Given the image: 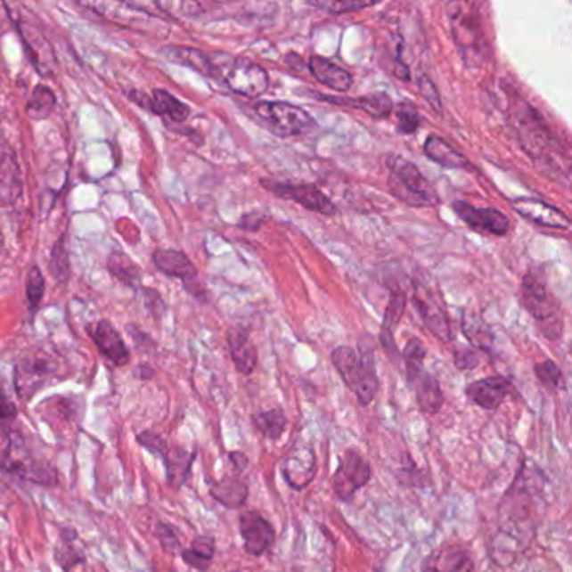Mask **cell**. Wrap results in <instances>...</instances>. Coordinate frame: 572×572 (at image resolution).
Returning <instances> with one entry per match:
<instances>
[{
    "label": "cell",
    "mask_w": 572,
    "mask_h": 572,
    "mask_svg": "<svg viewBox=\"0 0 572 572\" xmlns=\"http://www.w3.org/2000/svg\"><path fill=\"white\" fill-rule=\"evenodd\" d=\"M543 475L541 469L526 460L517 472L499 505V534L519 543L522 551L532 543L537 524V499L543 497Z\"/></svg>",
    "instance_id": "1"
},
{
    "label": "cell",
    "mask_w": 572,
    "mask_h": 572,
    "mask_svg": "<svg viewBox=\"0 0 572 572\" xmlns=\"http://www.w3.org/2000/svg\"><path fill=\"white\" fill-rule=\"evenodd\" d=\"M450 32L462 61L469 68H480L488 56V43L482 22L480 5L475 2H448L445 5Z\"/></svg>",
    "instance_id": "2"
},
{
    "label": "cell",
    "mask_w": 572,
    "mask_h": 572,
    "mask_svg": "<svg viewBox=\"0 0 572 572\" xmlns=\"http://www.w3.org/2000/svg\"><path fill=\"white\" fill-rule=\"evenodd\" d=\"M331 361L339 372L344 385L356 396L359 404H372L380 391V380L374 368L372 347L356 351L349 346H338L331 353Z\"/></svg>",
    "instance_id": "3"
},
{
    "label": "cell",
    "mask_w": 572,
    "mask_h": 572,
    "mask_svg": "<svg viewBox=\"0 0 572 572\" xmlns=\"http://www.w3.org/2000/svg\"><path fill=\"white\" fill-rule=\"evenodd\" d=\"M388 185L393 197L412 207H437L438 193L415 165L403 157L388 158Z\"/></svg>",
    "instance_id": "4"
},
{
    "label": "cell",
    "mask_w": 572,
    "mask_h": 572,
    "mask_svg": "<svg viewBox=\"0 0 572 572\" xmlns=\"http://www.w3.org/2000/svg\"><path fill=\"white\" fill-rule=\"evenodd\" d=\"M214 79H224V83L237 94L257 98L269 87V74L256 62L218 53L214 54Z\"/></svg>",
    "instance_id": "5"
},
{
    "label": "cell",
    "mask_w": 572,
    "mask_h": 572,
    "mask_svg": "<svg viewBox=\"0 0 572 572\" xmlns=\"http://www.w3.org/2000/svg\"><path fill=\"white\" fill-rule=\"evenodd\" d=\"M256 113L272 133L282 138L304 135L315 127L313 116L286 101H262L256 106Z\"/></svg>",
    "instance_id": "6"
},
{
    "label": "cell",
    "mask_w": 572,
    "mask_h": 572,
    "mask_svg": "<svg viewBox=\"0 0 572 572\" xmlns=\"http://www.w3.org/2000/svg\"><path fill=\"white\" fill-rule=\"evenodd\" d=\"M522 304L526 306L529 313L539 324H543V332L549 339H556L560 336V319L558 315V302L549 292V289L543 286L541 281H537L535 275L529 272L522 281Z\"/></svg>",
    "instance_id": "7"
},
{
    "label": "cell",
    "mask_w": 572,
    "mask_h": 572,
    "mask_svg": "<svg viewBox=\"0 0 572 572\" xmlns=\"http://www.w3.org/2000/svg\"><path fill=\"white\" fill-rule=\"evenodd\" d=\"M58 372L56 359L45 351H32L15 366V389L22 400H30L41 388L45 387Z\"/></svg>",
    "instance_id": "8"
},
{
    "label": "cell",
    "mask_w": 572,
    "mask_h": 572,
    "mask_svg": "<svg viewBox=\"0 0 572 572\" xmlns=\"http://www.w3.org/2000/svg\"><path fill=\"white\" fill-rule=\"evenodd\" d=\"M370 463L356 450L349 448L339 457L338 469L332 475V490L336 499L349 503L363 486L372 480Z\"/></svg>",
    "instance_id": "9"
},
{
    "label": "cell",
    "mask_w": 572,
    "mask_h": 572,
    "mask_svg": "<svg viewBox=\"0 0 572 572\" xmlns=\"http://www.w3.org/2000/svg\"><path fill=\"white\" fill-rule=\"evenodd\" d=\"M413 304L423 324L437 339L444 343H450L454 339V331L445 311L444 302L433 287H429L423 281L415 282Z\"/></svg>",
    "instance_id": "10"
},
{
    "label": "cell",
    "mask_w": 572,
    "mask_h": 572,
    "mask_svg": "<svg viewBox=\"0 0 572 572\" xmlns=\"http://www.w3.org/2000/svg\"><path fill=\"white\" fill-rule=\"evenodd\" d=\"M317 472V458H315L313 445H294L281 463V473L287 486L296 492H302L306 486L315 480Z\"/></svg>",
    "instance_id": "11"
},
{
    "label": "cell",
    "mask_w": 572,
    "mask_h": 572,
    "mask_svg": "<svg viewBox=\"0 0 572 572\" xmlns=\"http://www.w3.org/2000/svg\"><path fill=\"white\" fill-rule=\"evenodd\" d=\"M260 185L264 186L267 192L274 193L279 199L284 200L296 201L304 208L317 212V214L331 215L338 214V208L332 201L313 185H294V184H281V182H272V180H260Z\"/></svg>",
    "instance_id": "12"
},
{
    "label": "cell",
    "mask_w": 572,
    "mask_h": 572,
    "mask_svg": "<svg viewBox=\"0 0 572 572\" xmlns=\"http://www.w3.org/2000/svg\"><path fill=\"white\" fill-rule=\"evenodd\" d=\"M239 527L243 539V549L252 558L262 556L275 543L274 526L258 511H245L241 514Z\"/></svg>",
    "instance_id": "13"
},
{
    "label": "cell",
    "mask_w": 572,
    "mask_h": 572,
    "mask_svg": "<svg viewBox=\"0 0 572 572\" xmlns=\"http://www.w3.org/2000/svg\"><path fill=\"white\" fill-rule=\"evenodd\" d=\"M454 212L462 222H465L470 229L502 237L511 229V220L507 215L502 214L495 208H477L467 201H454Z\"/></svg>",
    "instance_id": "14"
},
{
    "label": "cell",
    "mask_w": 572,
    "mask_h": 572,
    "mask_svg": "<svg viewBox=\"0 0 572 572\" xmlns=\"http://www.w3.org/2000/svg\"><path fill=\"white\" fill-rule=\"evenodd\" d=\"M473 559L467 547L445 543L421 562V572H472Z\"/></svg>",
    "instance_id": "15"
},
{
    "label": "cell",
    "mask_w": 572,
    "mask_h": 572,
    "mask_svg": "<svg viewBox=\"0 0 572 572\" xmlns=\"http://www.w3.org/2000/svg\"><path fill=\"white\" fill-rule=\"evenodd\" d=\"M511 389H512V383L507 378L488 376V378L472 381L469 387L465 388V395L477 406L484 408L486 412H495L509 396Z\"/></svg>",
    "instance_id": "16"
},
{
    "label": "cell",
    "mask_w": 572,
    "mask_h": 572,
    "mask_svg": "<svg viewBox=\"0 0 572 572\" xmlns=\"http://www.w3.org/2000/svg\"><path fill=\"white\" fill-rule=\"evenodd\" d=\"M2 467L7 472L19 475L20 478L30 480L34 484L45 486H58V472L45 460L32 457H15V455L7 452V455L2 462Z\"/></svg>",
    "instance_id": "17"
},
{
    "label": "cell",
    "mask_w": 572,
    "mask_h": 572,
    "mask_svg": "<svg viewBox=\"0 0 572 572\" xmlns=\"http://www.w3.org/2000/svg\"><path fill=\"white\" fill-rule=\"evenodd\" d=\"M512 208L526 220L534 222L541 227L566 230L569 229V225H571L568 215L543 200L527 199V197L515 199L512 201Z\"/></svg>",
    "instance_id": "18"
},
{
    "label": "cell",
    "mask_w": 572,
    "mask_h": 572,
    "mask_svg": "<svg viewBox=\"0 0 572 572\" xmlns=\"http://www.w3.org/2000/svg\"><path fill=\"white\" fill-rule=\"evenodd\" d=\"M153 258H155V264H157L159 271L165 272L167 275L182 279L185 282L186 289L195 298H199L203 294L200 284H199L197 269H195V266L190 262V258L186 257L184 252L165 249V250H157V254Z\"/></svg>",
    "instance_id": "19"
},
{
    "label": "cell",
    "mask_w": 572,
    "mask_h": 572,
    "mask_svg": "<svg viewBox=\"0 0 572 572\" xmlns=\"http://www.w3.org/2000/svg\"><path fill=\"white\" fill-rule=\"evenodd\" d=\"M89 334H91L93 341L100 347L101 353L110 359L111 363H115L116 366L128 364V347H127L125 341L121 339L119 332L110 323L100 321V323L93 324L91 330H89Z\"/></svg>",
    "instance_id": "20"
},
{
    "label": "cell",
    "mask_w": 572,
    "mask_h": 572,
    "mask_svg": "<svg viewBox=\"0 0 572 572\" xmlns=\"http://www.w3.org/2000/svg\"><path fill=\"white\" fill-rule=\"evenodd\" d=\"M415 391L416 403L421 413L437 415L444 406L445 396L438 380L429 372H420L410 383Z\"/></svg>",
    "instance_id": "21"
},
{
    "label": "cell",
    "mask_w": 572,
    "mask_h": 572,
    "mask_svg": "<svg viewBox=\"0 0 572 572\" xmlns=\"http://www.w3.org/2000/svg\"><path fill=\"white\" fill-rule=\"evenodd\" d=\"M404 309H406V294L401 289H395L391 292L389 301H388L387 311H385V317H383V326H381V334H380L381 344L387 349L389 358H396V355H398L396 343H395V331L400 324L401 317L404 315Z\"/></svg>",
    "instance_id": "22"
},
{
    "label": "cell",
    "mask_w": 572,
    "mask_h": 572,
    "mask_svg": "<svg viewBox=\"0 0 572 572\" xmlns=\"http://www.w3.org/2000/svg\"><path fill=\"white\" fill-rule=\"evenodd\" d=\"M133 100L140 102L146 110L153 111L155 115L161 116L165 119L182 123L190 116V108L184 104L182 101L176 100L168 91L163 89H155L151 96H146V100L140 96H133Z\"/></svg>",
    "instance_id": "23"
},
{
    "label": "cell",
    "mask_w": 572,
    "mask_h": 572,
    "mask_svg": "<svg viewBox=\"0 0 572 572\" xmlns=\"http://www.w3.org/2000/svg\"><path fill=\"white\" fill-rule=\"evenodd\" d=\"M309 71L315 76L317 83L331 87L332 91L346 93L353 86V76L344 68H339L338 64L331 62L330 59L311 56Z\"/></svg>",
    "instance_id": "24"
},
{
    "label": "cell",
    "mask_w": 572,
    "mask_h": 572,
    "mask_svg": "<svg viewBox=\"0 0 572 572\" xmlns=\"http://www.w3.org/2000/svg\"><path fill=\"white\" fill-rule=\"evenodd\" d=\"M319 98L332 102V104H339V106H347L353 110L364 111L366 115L372 116V118H388L395 108V102L387 93L364 94L359 98H336V96H319Z\"/></svg>",
    "instance_id": "25"
},
{
    "label": "cell",
    "mask_w": 572,
    "mask_h": 572,
    "mask_svg": "<svg viewBox=\"0 0 572 572\" xmlns=\"http://www.w3.org/2000/svg\"><path fill=\"white\" fill-rule=\"evenodd\" d=\"M229 346L237 372L242 374H252L256 372L258 361L257 347L250 341L247 331H230Z\"/></svg>",
    "instance_id": "26"
},
{
    "label": "cell",
    "mask_w": 572,
    "mask_h": 572,
    "mask_svg": "<svg viewBox=\"0 0 572 572\" xmlns=\"http://www.w3.org/2000/svg\"><path fill=\"white\" fill-rule=\"evenodd\" d=\"M210 495L227 509H239L249 499V486L239 475H229L210 486Z\"/></svg>",
    "instance_id": "27"
},
{
    "label": "cell",
    "mask_w": 572,
    "mask_h": 572,
    "mask_svg": "<svg viewBox=\"0 0 572 572\" xmlns=\"http://www.w3.org/2000/svg\"><path fill=\"white\" fill-rule=\"evenodd\" d=\"M163 54L173 62H178L193 71L200 72L207 78H214V54H207L200 49L182 47V45L167 47L163 49Z\"/></svg>",
    "instance_id": "28"
},
{
    "label": "cell",
    "mask_w": 572,
    "mask_h": 572,
    "mask_svg": "<svg viewBox=\"0 0 572 572\" xmlns=\"http://www.w3.org/2000/svg\"><path fill=\"white\" fill-rule=\"evenodd\" d=\"M423 151L429 159H433L435 163H438L444 168L463 170L470 165L465 155H462L455 148H452L445 140L435 136V135H429L427 138V142L423 144Z\"/></svg>",
    "instance_id": "29"
},
{
    "label": "cell",
    "mask_w": 572,
    "mask_h": 572,
    "mask_svg": "<svg viewBox=\"0 0 572 572\" xmlns=\"http://www.w3.org/2000/svg\"><path fill=\"white\" fill-rule=\"evenodd\" d=\"M195 457H197V452H188L185 448H172L165 454L163 458L167 467V478L173 488L185 486Z\"/></svg>",
    "instance_id": "30"
},
{
    "label": "cell",
    "mask_w": 572,
    "mask_h": 572,
    "mask_svg": "<svg viewBox=\"0 0 572 572\" xmlns=\"http://www.w3.org/2000/svg\"><path fill=\"white\" fill-rule=\"evenodd\" d=\"M215 556V539L212 535H199L193 539L192 547L182 551V559L190 568L205 572L210 566Z\"/></svg>",
    "instance_id": "31"
},
{
    "label": "cell",
    "mask_w": 572,
    "mask_h": 572,
    "mask_svg": "<svg viewBox=\"0 0 572 572\" xmlns=\"http://www.w3.org/2000/svg\"><path fill=\"white\" fill-rule=\"evenodd\" d=\"M252 425L267 440H279L287 429V416L282 408H272L252 415Z\"/></svg>",
    "instance_id": "32"
},
{
    "label": "cell",
    "mask_w": 572,
    "mask_h": 572,
    "mask_svg": "<svg viewBox=\"0 0 572 572\" xmlns=\"http://www.w3.org/2000/svg\"><path fill=\"white\" fill-rule=\"evenodd\" d=\"M463 332L467 336V339L478 349L490 353L492 351V344H494V334L486 328V323L480 321L475 315H463V323H462Z\"/></svg>",
    "instance_id": "33"
},
{
    "label": "cell",
    "mask_w": 572,
    "mask_h": 572,
    "mask_svg": "<svg viewBox=\"0 0 572 572\" xmlns=\"http://www.w3.org/2000/svg\"><path fill=\"white\" fill-rule=\"evenodd\" d=\"M425 356H427V349H425L423 343L418 338L408 339V343L403 349V359H404V366H406L408 385L415 380L420 372H425V368H423Z\"/></svg>",
    "instance_id": "34"
},
{
    "label": "cell",
    "mask_w": 572,
    "mask_h": 572,
    "mask_svg": "<svg viewBox=\"0 0 572 572\" xmlns=\"http://www.w3.org/2000/svg\"><path fill=\"white\" fill-rule=\"evenodd\" d=\"M56 106L54 93L47 86H37L32 91L29 102H28V115L32 119H44L53 113Z\"/></svg>",
    "instance_id": "35"
},
{
    "label": "cell",
    "mask_w": 572,
    "mask_h": 572,
    "mask_svg": "<svg viewBox=\"0 0 572 572\" xmlns=\"http://www.w3.org/2000/svg\"><path fill=\"white\" fill-rule=\"evenodd\" d=\"M378 2H359V0H309L307 5L315 7L319 11H324L328 14H347V12H356L363 9H370L376 5Z\"/></svg>",
    "instance_id": "36"
},
{
    "label": "cell",
    "mask_w": 572,
    "mask_h": 572,
    "mask_svg": "<svg viewBox=\"0 0 572 572\" xmlns=\"http://www.w3.org/2000/svg\"><path fill=\"white\" fill-rule=\"evenodd\" d=\"M64 539L62 543H59L54 551V556L59 562V566L66 572L71 571L74 566L83 564L85 562V554L72 543V539H76V534L72 532L71 539H69V532L62 534Z\"/></svg>",
    "instance_id": "37"
},
{
    "label": "cell",
    "mask_w": 572,
    "mask_h": 572,
    "mask_svg": "<svg viewBox=\"0 0 572 572\" xmlns=\"http://www.w3.org/2000/svg\"><path fill=\"white\" fill-rule=\"evenodd\" d=\"M534 370H535V376L539 378V381L543 383V387L551 388L552 391H560L566 388L562 372L552 359H545L543 363H537Z\"/></svg>",
    "instance_id": "38"
},
{
    "label": "cell",
    "mask_w": 572,
    "mask_h": 572,
    "mask_svg": "<svg viewBox=\"0 0 572 572\" xmlns=\"http://www.w3.org/2000/svg\"><path fill=\"white\" fill-rule=\"evenodd\" d=\"M396 118H398V133L401 135H413L416 129L421 125V116L418 113L412 102H401L396 108Z\"/></svg>",
    "instance_id": "39"
},
{
    "label": "cell",
    "mask_w": 572,
    "mask_h": 572,
    "mask_svg": "<svg viewBox=\"0 0 572 572\" xmlns=\"http://www.w3.org/2000/svg\"><path fill=\"white\" fill-rule=\"evenodd\" d=\"M418 89H420V94L423 96V100L429 102L431 106V110L435 113H440L442 115V100H440V93L437 86L433 85V81L429 79L427 74H421L418 78Z\"/></svg>",
    "instance_id": "40"
},
{
    "label": "cell",
    "mask_w": 572,
    "mask_h": 572,
    "mask_svg": "<svg viewBox=\"0 0 572 572\" xmlns=\"http://www.w3.org/2000/svg\"><path fill=\"white\" fill-rule=\"evenodd\" d=\"M44 277L37 267H32L28 275V299L32 307H37L44 296Z\"/></svg>",
    "instance_id": "41"
},
{
    "label": "cell",
    "mask_w": 572,
    "mask_h": 572,
    "mask_svg": "<svg viewBox=\"0 0 572 572\" xmlns=\"http://www.w3.org/2000/svg\"><path fill=\"white\" fill-rule=\"evenodd\" d=\"M155 535L163 545V549L168 551V552H175L180 547V539L176 535V530L173 529L172 526L165 524V522H158Z\"/></svg>",
    "instance_id": "42"
},
{
    "label": "cell",
    "mask_w": 572,
    "mask_h": 572,
    "mask_svg": "<svg viewBox=\"0 0 572 572\" xmlns=\"http://www.w3.org/2000/svg\"><path fill=\"white\" fill-rule=\"evenodd\" d=\"M138 442H140V445H143L144 448H148L151 454L159 455V457H165V454L168 452L167 442H165L159 435L151 433V431L140 433V435H138Z\"/></svg>",
    "instance_id": "43"
},
{
    "label": "cell",
    "mask_w": 572,
    "mask_h": 572,
    "mask_svg": "<svg viewBox=\"0 0 572 572\" xmlns=\"http://www.w3.org/2000/svg\"><path fill=\"white\" fill-rule=\"evenodd\" d=\"M455 366L460 372H470L478 366V356L470 347H458L454 353Z\"/></svg>",
    "instance_id": "44"
},
{
    "label": "cell",
    "mask_w": 572,
    "mask_h": 572,
    "mask_svg": "<svg viewBox=\"0 0 572 572\" xmlns=\"http://www.w3.org/2000/svg\"><path fill=\"white\" fill-rule=\"evenodd\" d=\"M15 418H17V408H15L14 403L7 400L5 396H2V400H0V425L7 427V425L14 423Z\"/></svg>",
    "instance_id": "45"
},
{
    "label": "cell",
    "mask_w": 572,
    "mask_h": 572,
    "mask_svg": "<svg viewBox=\"0 0 572 572\" xmlns=\"http://www.w3.org/2000/svg\"><path fill=\"white\" fill-rule=\"evenodd\" d=\"M229 458L230 462H232V467L235 470V475H241V473L247 470L249 457L245 454H242V452H230Z\"/></svg>",
    "instance_id": "46"
},
{
    "label": "cell",
    "mask_w": 572,
    "mask_h": 572,
    "mask_svg": "<svg viewBox=\"0 0 572 572\" xmlns=\"http://www.w3.org/2000/svg\"><path fill=\"white\" fill-rule=\"evenodd\" d=\"M256 218V215H245L242 218V222H241V225H242L243 229L245 230H257L258 225L262 224V220H254Z\"/></svg>",
    "instance_id": "47"
},
{
    "label": "cell",
    "mask_w": 572,
    "mask_h": 572,
    "mask_svg": "<svg viewBox=\"0 0 572 572\" xmlns=\"http://www.w3.org/2000/svg\"><path fill=\"white\" fill-rule=\"evenodd\" d=\"M2 247H4V235H2V232H0V252H2Z\"/></svg>",
    "instance_id": "48"
},
{
    "label": "cell",
    "mask_w": 572,
    "mask_h": 572,
    "mask_svg": "<svg viewBox=\"0 0 572 572\" xmlns=\"http://www.w3.org/2000/svg\"><path fill=\"white\" fill-rule=\"evenodd\" d=\"M230 572H241V571H230Z\"/></svg>",
    "instance_id": "49"
}]
</instances>
